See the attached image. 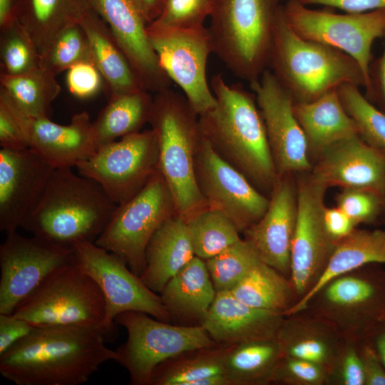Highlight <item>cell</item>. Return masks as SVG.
<instances>
[{"label":"cell","instance_id":"1","mask_svg":"<svg viewBox=\"0 0 385 385\" xmlns=\"http://www.w3.org/2000/svg\"><path fill=\"white\" fill-rule=\"evenodd\" d=\"M101 327H36L0 355V373L16 385H79L105 362L116 361L115 350Z\"/></svg>","mask_w":385,"mask_h":385},{"label":"cell","instance_id":"2","mask_svg":"<svg viewBox=\"0 0 385 385\" xmlns=\"http://www.w3.org/2000/svg\"><path fill=\"white\" fill-rule=\"evenodd\" d=\"M215 106L198 115L202 137L257 188L272 191L278 177L254 93L213 76Z\"/></svg>","mask_w":385,"mask_h":385},{"label":"cell","instance_id":"3","mask_svg":"<svg viewBox=\"0 0 385 385\" xmlns=\"http://www.w3.org/2000/svg\"><path fill=\"white\" fill-rule=\"evenodd\" d=\"M117 206L95 180L71 168H55L39 203L21 227L55 245L95 242Z\"/></svg>","mask_w":385,"mask_h":385},{"label":"cell","instance_id":"4","mask_svg":"<svg viewBox=\"0 0 385 385\" xmlns=\"http://www.w3.org/2000/svg\"><path fill=\"white\" fill-rule=\"evenodd\" d=\"M158 145L159 170L185 220L208 207L196 180L195 155L202 138L197 113L170 88L153 96L149 119Z\"/></svg>","mask_w":385,"mask_h":385},{"label":"cell","instance_id":"5","mask_svg":"<svg viewBox=\"0 0 385 385\" xmlns=\"http://www.w3.org/2000/svg\"><path fill=\"white\" fill-rule=\"evenodd\" d=\"M282 7L269 69L294 102L313 101L344 83L366 89L365 76L353 58L332 46L299 36L287 22Z\"/></svg>","mask_w":385,"mask_h":385},{"label":"cell","instance_id":"6","mask_svg":"<svg viewBox=\"0 0 385 385\" xmlns=\"http://www.w3.org/2000/svg\"><path fill=\"white\" fill-rule=\"evenodd\" d=\"M282 0H214L207 28L212 53L251 83L269 68Z\"/></svg>","mask_w":385,"mask_h":385},{"label":"cell","instance_id":"7","mask_svg":"<svg viewBox=\"0 0 385 385\" xmlns=\"http://www.w3.org/2000/svg\"><path fill=\"white\" fill-rule=\"evenodd\" d=\"M137 311L119 314L115 323L128 334L126 342L115 351L116 362L129 372L130 384L149 385L155 369L183 353L217 344L200 325L176 326Z\"/></svg>","mask_w":385,"mask_h":385},{"label":"cell","instance_id":"8","mask_svg":"<svg viewBox=\"0 0 385 385\" xmlns=\"http://www.w3.org/2000/svg\"><path fill=\"white\" fill-rule=\"evenodd\" d=\"M12 314L35 327H103L106 302L96 282L75 262L53 274Z\"/></svg>","mask_w":385,"mask_h":385},{"label":"cell","instance_id":"9","mask_svg":"<svg viewBox=\"0 0 385 385\" xmlns=\"http://www.w3.org/2000/svg\"><path fill=\"white\" fill-rule=\"evenodd\" d=\"M175 214L172 194L159 170L139 192L117 206L95 243L119 257L140 277L150 240Z\"/></svg>","mask_w":385,"mask_h":385},{"label":"cell","instance_id":"10","mask_svg":"<svg viewBox=\"0 0 385 385\" xmlns=\"http://www.w3.org/2000/svg\"><path fill=\"white\" fill-rule=\"evenodd\" d=\"M282 9L287 22L299 36L332 46L353 58L365 76L366 91L369 89L372 45L385 35V9L337 14L310 9L298 0H287Z\"/></svg>","mask_w":385,"mask_h":385},{"label":"cell","instance_id":"11","mask_svg":"<svg viewBox=\"0 0 385 385\" xmlns=\"http://www.w3.org/2000/svg\"><path fill=\"white\" fill-rule=\"evenodd\" d=\"M158 145L152 129L120 138L98 148L76 169L97 182L121 205L139 192L159 171Z\"/></svg>","mask_w":385,"mask_h":385},{"label":"cell","instance_id":"12","mask_svg":"<svg viewBox=\"0 0 385 385\" xmlns=\"http://www.w3.org/2000/svg\"><path fill=\"white\" fill-rule=\"evenodd\" d=\"M76 262L98 284L106 302L103 327L109 337L115 332V319L120 313L137 311L168 322L171 317L160 294L152 291L119 257L95 242L73 245Z\"/></svg>","mask_w":385,"mask_h":385},{"label":"cell","instance_id":"13","mask_svg":"<svg viewBox=\"0 0 385 385\" xmlns=\"http://www.w3.org/2000/svg\"><path fill=\"white\" fill-rule=\"evenodd\" d=\"M75 262L73 247L6 233L0 245V314H12L53 274Z\"/></svg>","mask_w":385,"mask_h":385},{"label":"cell","instance_id":"14","mask_svg":"<svg viewBox=\"0 0 385 385\" xmlns=\"http://www.w3.org/2000/svg\"><path fill=\"white\" fill-rule=\"evenodd\" d=\"M148 33L163 68L183 90L197 115L212 108L216 99L206 76L212 53L207 28L170 29L149 24Z\"/></svg>","mask_w":385,"mask_h":385},{"label":"cell","instance_id":"15","mask_svg":"<svg viewBox=\"0 0 385 385\" xmlns=\"http://www.w3.org/2000/svg\"><path fill=\"white\" fill-rule=\"evenodd\" d=\"M297 186L298 211L289 279L299 300L322 274L337 242L329 235L324 222L328 188L312 173L300 176Z\"/></svg>","mask_w":385,"mask_h":385},{"label":"cell","instance_id":"16","mask_svg":"<svg viewBox=\"0 0 385 385\" xmlns=\"http://www.w3.org/2000/svg\"><path fill=\"white\" fill-rule=\"evenodd\" d=\"M196 180L207 207L227 217L240 232L258 222L270 198L221 158L202 137L195 158Z\"/></svg>","mask_w":385,"mask_h":385},{"label":"cell","instance_id":"17","mask_svg":"<svg viewBox=\"0 0 385 385\" xmlns=\"http://www.w3.org/2000/svg\"><path fill=\"white\" fill-rule=\"evenodd\" d=\"M250 86L264 120L278 176L310 170L307 140L294 115L291 93L269 68Z\"/></svg>","mask_w":385,"mask_h":385},{"label":"cell","instance_id":"18","mask_svg":"<svg viewBox=\"0 0 385 385\" xmlns=\"http://www.w3.org/2000/svg\"><path fill=\"white\" fill-rule=\"evenodd\" d=\"M103 19L144 88L157 93L172 81L163 68L148 33L150 24L139 0H90Z\"/></svg>","mask_w":385,"mask_h":385},{"label":"cell","instance_id":"19","mask_svg":"<svg viewBox=\"0 0 385 385\" xmlns=\"http://www.w3.org/2000/svg\"><path fill=\"white\" fill-rule=\"evenodd\" d=\"M54 169L31 148H1V231L9 233L21 227L39 203Z\"/></svg>","mask_w":385,"mask_h":385},{"label":"cell","instance_id":"20","mask_svg":"<svg viewBox=\"0 0 385 385\" xmlns=\"http://www.w3.org/2000/svg\"><path fill=\"white\" fill-rule=\"evenodd\" d=\"M21 125L29 148L54 168H76L91 158L98 149L92 121L83 111L73 115L68 125L53 122L48 117L25 115L4 98Z\"/></svg>","mask_w":385,"mask_h":385},{"label":"cell","instance_id":"21","mask_svg":"<svg viewBox=\"0 0 385 385\" xmlns=\"http://www.w3.org/2000/svg\"><path fill=\"white\" fill-rule=\"evenodd\" d=\"M290 175L277 177L265 213L243 232L261 260L288 279L298 211L297 186Z\"/></svg>","mask_w":385,"mask_h":385},{"label":"cell","instance_id":"22","mask_svg":"<svg viewBox=\"0 0 385 385\" xmlns=\"http://www.w3.org/2000/svg\"><path fill=\"white\" fill-rule=\"evenodd\" d=\"M317 294L322 297L328 317L334 322H352L354 329L364 337L385 319V270L376 266L359 274L342 275Z\"/></svg>","mask_w":385,"mask_h":385},{"label":"cell","instance_id":"23","mask_svg":"<svg viewBox=\"0 0 385 385\" xmlns=\"http://www.w3.org/2000/svg\"><path fill=\"white\" fill-rule=\"evenodd\" d=\"M319 157L312 174L327 188L368 190L384 199L385 152L359 135L333 145Z\"/></svg>","mask_w":385,"mask_h":385},{"label":"cell","instance_id":"24","mask_svg":"<svg viewBox=\"0 0 385 385\" xmlns=\"http://www.w3.org/2000/svg\"><path fill=\"white\" fill-rule=\"evenodd\" d=\"M284 314L249 306L231 292H219L200 324L218 345L277 338Z\"/></svg>","mask_w":385,"mask_h":385},{"label":"cell","instance_id":"25","mask_svg":"<svg viewBox=\"0 0 385 385\" xmlns=\"http://www.w3.org/2000/svg\"><path fill=\"white\" fill-rule=\"evenodd\" d=\"M195 256L185 220L175 214L155 232L145 251L140 278L152 291L161 293L168 281Z\"/></svg>","mask_w":385,"mask_h":385},{"label":"cell","instance_id":"26","mask_svg":"<svg viewBox=\"0 0 385 385\" xmlns=\"http://www.w3.org/2000/svg\"><path fill=\"white\" fill-rule=\"evenodd\" d=\"M374 264H385V230L355 228L337 242L327 265L315 285L284 315L297 314L306 309L322 289L334 279Z\"/></svg>","mask_w":385,"mask_h":385},{"label":"cell","instance_id":"27","mask_svg":"<svg viewBox=\"0 0 385 385\" xmlns=\"http://www.w3.org/2000/svg\"><path fill=\"white\" fill-rule=\"evenodd\" d=\"M294 113L304 133L309 154L319 156L333 145L359 135L337 89L313 101L294 102Z\"/></svg>","mask_w":385,"mask_h":385},{"label":"cell","instance_id":"28","mask_svg":"<svg viewBox=\"0 0 385 385\" xmlns=\"http://www.w3.org/2000/svg\"><path fill=\"white\" fill-rule=\"evenodd\" d=\"M91 9L90 0H21L17 23L41 61L56 38Z\"/></svg>","mask_w":385,"mask_h":385},{"label":"cell","instance_id":"29","mask_svg":"<svg viewBox=\"0 0 385 385\" xmlns=\"http://www.w3.org/2000/svg\"><path fill=\"white\" fill-rule=\"evenodd\" d=\"M80 24L88 37L91 61L100 71L110 97L145 89L108 26L93 8Z\"/></svg>","mask_w":385,"mask_h":385},{"label":"cell","instance_id":"30","mask_svg":"<svg viewBox=\"0 0 385 385\" xmlns=\"http://www.w3.org/2000/svg\"><path fill=\"white\" fill-rule=\"evenodd\" d=\"M216 294L205 261L195 256L168 281L160 297L171 319L175 316L201 323Z\"/></svg>","mask_w":385,"mask_h":385},{"label":"cell","instance_id":"31","mask_svg":"<svg viewBox=\"0 0 385 385\" xmlns=\"http://www.w3.org/2000/svg\"><path fill=\"white\" fill-rule=\"evenodd\" d=\"M277 339L283 356L314 362L329 370L338 356L336 336L329 326L317 320L284 319Z\"/></svg>","mask_w":385,"mask_h":385},{"label":"cell","instance_id":"32","mask_svg":"<svg viewBox=\"0 0 385 385\" xmlns=\"http://www.w3.org/2000/svg\"><path fill=\"white\" fill-rule=\"evenodd\" d=\"M283 356L277 338L244 342L227 346L225 375L230 385H263L272 382Z\"/></svg>","mask_w":385,"mask_h":385},{"label":"cell","instance_id":"33","mask_svg":"<svg viewBox=\"0 0 385 385\" xmlns=\"http://www.w3.org/2000/svg\"><path fill=\"white\" fill-rule=\"evenodd\" d=\"M153 96L143 89L111 96L92 123L98 148L125 135L140 132L149 123Z\"/></svg>","mask_w":385,"mask_h":385},{"label":"cell","instance_id":"34","mask_svg":"<svg viewBox=\"0 0 385 385\" xmlns=\"http://www.w3.org/2000/svg\"><path fill=\"white\" fill-rule=\"evenodd\" d=\"M0 96L21 113L48 117L51 105L61 92L56 76L38 68L19 74L0 73Z\"/></svg>","mask_w":385,"mask_h":385},{"label":"cell","instance_id":"35","mask_svg":"<svg viewBox=\"0 0 385 385\" xmlns=\"http://www.w3.org/2000/svg\"><path fill=\"white\" fill-rule=\"evenodd\" d=\"M254 308L282 313L292 307L297 295L289 279L260 262L230 291Z\"/></svg>","mask_w":385,"mask_h":385},{"label":"cell","instance_id":"36","mask_svg":"<svg viewBox=\"0 0 385 385\" xmlns=\"http://www.w3.org/2000/svg\"><path fill=\"white\" fill-rule=\"evenodd\" d=\"M227 346L216 345L183 353L160 364L154 370L150 384L198 385L205 378L225 375Z\"/></svg>","mask_w":385,"mask_h":385},{"label":"cell","instance_id":"37","mask_svg":"<svg viewBox=\"0 0 385 385\" xmlns=\"http://www.w3.org/2000/svg\"><path fill=\"white\" fill-rule=\"evenodd\" d=\"M195 256L208 260L242 238L232 221L221 212L207 207L185 220Z\"/></svg>","mask_w":385,"mask_h":385},{"label":"cell","instance_id":"38","mask_svg":"<svg viewBox=\"0 0 385 385\" xmlns=\"http://www.w3.org/2000/svg\"><path fill=\"white\" fill-rule=\"evenodd\" d=\"M205 261L217 292H230L255 265L262 262L245 239Z\"/></svg>","mask_w":385,"mask_h":385},{"label":"cell","instance_id":"39","mask_svg":"<svg viewBox=\"0 0 385 385\" xmlns=\"http://www.w3.org/2000/svg\"><path fill=\"white\" fill-rule=\"evenodd\" d=\"M351 83H344L337 88L341 102L354 120L359 135L368 144L385 152V111L371 103Z\"/></svg>","mask_w":385,"mask_h":385},{"label":"cell","instance_id":"40","mask_svg":"<svg viewBox=\"0 0 385 385\" xmlns=\"http://www.w3.org/2000/svg\"><path fill=\"white\" fill-rule=\"evenodd\" d=\"M91 60L88 37L80 24L64 29L53 41L40 66L57 76L75 64Z\"/></svg>","mask_w":385,"mask_h":385},{"label":"cell","instance_id":"41","mask_svg":"<svg viewBox=\"0 0 385 385\" xmlns=\"http://www.w3.org/2000/svg\"><path fill=\"white\" fill-rule=\"evenodd\" d=\"M1 73H26L40 68V57L27 35L16 22L1 31Z\"/></svg>","mask_w":385,"mask_h":385},{"label":"cell","instance_id":"42","mask_svg":"<svg viewBox=\"0 0 385 385\" xmlns=\"http://www.w3.org/2000/svg\"><path fill=\"white\" fill-rule=\"evenodd\" d=\"M213 6L214 0H165L160 15L150 24L170 29L200 27Z\"/></svg>","mask_w":385,"mask_h":385},{"label":"cell","instance_id":"43","mask_svg":"<svg viewBox=\"0 0 385 385\" xmlns=\"http://www.w3.org/2000/svg\"><path fill=\"white\" fill-rule=\"evenodd\" d=\"M337 207L344 211L357 225L372 223L385 212L384 200L374 191L343 188L337 196Z\"/></svg>","mask_w":385,"mask_h":385},{"label":"cell","instance_id":"44","mask_svg":"<svg viewBox=\"0 0 385 385\" xmlns=\"http://www.w3.org/2000/svg\"><path fill=\"white\" fill-rule=\"evenodd\" d=\"M330 370L309 361L282 356L273 373L272 382L290 385H321L325 383Z\"/></svg>","mask_w":385,"mask_h":385},{"label":"cell","instance_id":"45","mask_svg":"<svg viewBox=\"0 0 385 385\" xmlns=\"http://www.w3.org/2000/svg\"><path fill=\"white\" fill-rule=\"evenodd\" d=\"M66 85L71 94L79 98L94 96L101 90L104 80L91 60L81 61L66 71Z\"/></svg>","mask_w":385,"mask_h":385},{"label":"cell","instance_id":"46","mask_svg":"<svg viewBox=\"0 0 385 385\" xmlns=\"http://www.w3.org/2000/svg\"><path fill=\"white\" fill-rule=\"evenodd\" d=\"M0 146L21 150L29 148L23 130L7 104L0 98Z\"/></svg>","mask_w":385,"mask_h":385},{"label":"cell","instance_id":"47","mask_svg":"<svg viewBox=\"0 0 385 385\" xmlns=\"http://www.w3.org/2000/svg\"><path fill=\"white\" fill-rule=\"evenodd\" d=\"M34 328L25 319L12 314H0V355L28 335Z\"/></svg>","mask_w":385,"mask_h":385},{"label":"cell","instance_id":"48","mask_svg":"<svg viewBox=\"0 0 385 385\" xmlns=\"http://www.w3.org/2000/svg\"><path fill=\"white\" fill-rule=\"evenodd\" d=\"M385 41V35L384 36ZM369 86L365 97L385 111V44L382 54L372 60L369 68Z\"/></svg>","mask_w":385,"mask_h":385},{"label":"cell","instance_id":"49","mask_svg":"<svg viewBox=\"0 0 385 385\" xmlns=\"http://www.w3.org/2000/svg\"><path fill=\"white\" fill-rule=\"evenodd\" d=\"M339 382L344 385H364L363 364L359 350L349 346L343 352L339 367Z\"/></svg>","mask_w":385,"mask_h":385},{"label":"cell","instance_id":"50","mask_svg":"<svg viewBox=\"0 0 385 385\" xmlns=\"http://www.w3.org/2000/svg\"><path fill=\"white\" fill-rule=\"evenodd\" d=\"M359 351L364 372V385H385V367L373 347L364 341Z\"/></svg>","mask_w":385,"mask_h":385},{"label":"cell","instance_id":"51","mask_svg":"<svg viewBox=\"0 0 385 385\" xmlns=\"http://www.w3.org/2000/svg\"><path fill=\"white\" fill-rule=\"evenodd\" d=\"M306 5L337 8L345 13H364L385 9V0H298Z\"/></svg>","mask_w":385,"mask_h":385},{"label":"cell","instance_id":"52","mask_svg":"<svg viewBox=\"0 0 385 385\" xmlns=\"http://www.w3.org/2000/svg\"><path fill=\"white\" fill-rule=\"evenodd\" d=\"M324 222L329 235L336 242L351 233L356 226L354 221L338 207H325Z\"/></svg>","mask_w":385,"mask_h":385},{"label":"cell","instance_id":"53","mask_svg":"<svg viewBox=\"0 0 385 385\" xmlns=\"http://www.w3.org/2000/svg\"><path fill=\"white\" fill-rule=\"evenodd\" d=\"M385 367V319L374 325L364 336Z\"/></svg>","mask_w":385,"mask_h":385},{"label":"cell","instance_id":"54","mask_svg":"<svg viewBox=\"0 0 385 385\" xmlns=\"http://www.w3.org/2000/svg\"><path fill=\"white\" fill-rule=\"evenodd\" d=\"M21 0H0V29H9L17 22Z\"/></svg>","mask_w":385,"mask_h":385},{"label":"cell","instance_id":"55","mask_svg":"<svg viewBox=\"0 0 385 385\" xmlns=\"http://www.w3.org/2000/svg\"><path fill=\"white\" fill-rule=\"evenodd\" d=\"M151 23L160 15L165 0H139Z\"/></svg>","mask_w":385,"mask_h":385},{"label":"cell","instance_id":"56","mask_svg":"<svg viewBox=\"0 0 385 385\" xmlns=\"http://www.w3.org/2000/svg\"><path fill=\"white\" fill-rule=\"evenodd\" d=\"M384 205H385V196H384Z\"/></svg>","mask_w":385,"mask_h":385},{"label":"cell","instance_id":"57","mask_svg":"<svg viewBox=\"0 0 385 385\" xmlns=\"http://www.w3.org/2000/svg\"><path fill=\"white\" fill-rule=\"evenodd\" d=\"M286 1H287V0H286Z\"/></svg>","mask_w":385,"mask_h":385}]
</instances>
